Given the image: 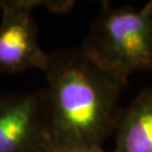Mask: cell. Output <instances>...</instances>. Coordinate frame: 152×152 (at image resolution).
Returning <instances> with one entry per match:
<instances>
[{
    "label": "cell",
    "instance_id": "5b68a950",
    "mask_svg": "<svg viewBox=\"0 0 152 152\" xmlns=\"http://www.w3.org/2000/svg\"><path fill=\"white\" fill-rule=\"evenodd\" d=\"M113 152H152V88L142 90L122 109Z\"/></svg>",
    "mask_w": 152,
    "mask_h": 152
},
{
    "label": "cell",
    "instance_id": "6da1fadb",
    "mask_svg": "<svg viewBox=\"0 0 152 152\" xmlns=\"http://www.w3.org/2000/svg\"><path fill=\"white\" fill-rule=\"evenodd\" d=\"M44 73L52 149L102 148L116 131L121 94L127 83L81 49L53 51Z\"/></svg>",
    "mask_w": 152,
    "mask_h": 152
},
{
    "label": "cell",
    "instance_id": "8992f818",
    "mask_svg": "<svg viewBox=\"0 0 152 152\" xmlns=\"http://www.w3.org/2000/svg\"><path fill=\"white\" fill-rule=\"evenodd\" d=\"M48 152H107V151H105L103 148H78V149H51Z\"/></svg>",
    "mask_w": 152,
    "mask_h": 152
},
{
    "label": "cell",
    "instance_id": "3957f363",
    "mask_svg": "<svg viewBox=\"0 0 152 152\" xmlns=\"http://www.w3.org/2000/svg\"><path fill=\"white\" fill-rule=\"evenodd\" d=\"M51 149L45 90L0 94V152Z\"/></svg>",
    "mask_w": 152,
    "mask_h": 152
},
{
    "label": "cell",
    "instance_id": "7a4b0ae2",
    "mask_svg": "<svg viewBox=\"0 0 152 152\" xmlns=\"http://www.w3.org/2000/svg\"><path fill=\"white\" fill-rule=\"evenodd\" d=\"M81 51L127 83L132 73L152 69V0L136 9L103 1Z\"/></svg>",
    "mask_w": 152,
    "mask_h": 152
},
{
    "label": "cell",
    "instance_id": "277c9868",
    "mask_svg": "<svg viewBox=\"0 0 152 152\" xmlns=\"http://www.w3.org/2000/svg\"><path fill=\"white\" fill-rule=\"evenodd\" d=\"M37 7H44V0H0V73L46 69L50 53L38 44L32 16Z\"/></svg>",
    "mask_w": 152,
    "mask_h": 152
}]
</instances>
